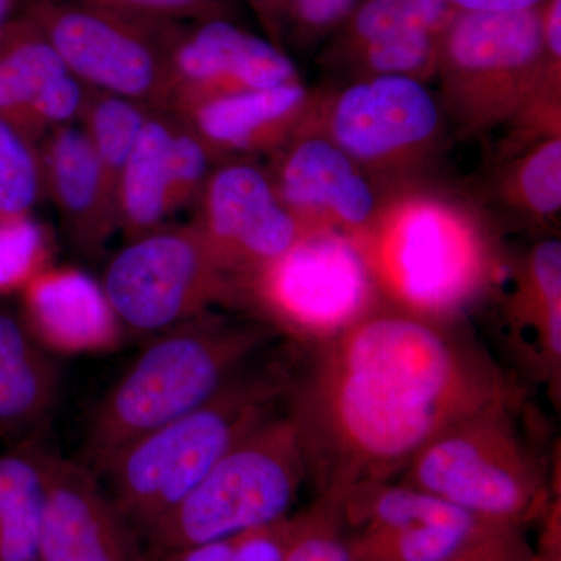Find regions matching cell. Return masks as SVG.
I'll return each instance as SVG.
<instances>
[{"instance_id": "obj_1", "label": "cell", "mask_w": 561, "mask_h": 561, "mask_svg": "<svg viewBox=\"0 0 561 561\" xmlns=\"http://www.w3.org/2000/svg\"><path fill=\"white\" fill-rule=\"evenodd\" d=\"M449 324L381 302L316 345L306 371L291 378L290 416L309 474L330 493L405 471L442 432L513 401L489 354Z\"/></svg>"}, {"instance_id": "obj_14", "label": "cell", "mask_w": 561, "mask_h": 561, "mask_svg": "<svg viewBox=\"0 0 561 561\" xmlns=\"http://www.w3.org/2000/svg\"><path fill=\"white\" fill-rule=\"evenodd\" d=\"M219 160L186 121L151 111L117 190L119 230L128 241L164 227L176 210L194 205Z\"/></svg>"}, {"instance_id": "obj_5", "label": "cell", "mask_w": 561, "mask_h": 561, "mask_svg": "<svg viewBox=\"0 0 561 561\" xmlns=\"http://www.w3.org/2000/svg\"><path fill=\"white\" fill-rule=\"evenodd\" d=\"M291 378L250 365L201 408L142 435L102 468L111 500L146 534L191 493L210 468L273 415Z\"/></svg>"}, {"instance_id": "obj_37", "label": "cell", "mask_w": 561, "mask_h": 561, "mask_svg": "<svg viewBox=\"0 0 561 561\" xmlns=\"http://www.w3.org/2000/svg\"><path fill=\"white\" fill-rule=\"evenodd\" d=\"M279 0H260L261 9L265 11L267 14H273L276 5H278Z\"/></svg>"}, {"instance_id": "obj_13", "label": "cell", "mask_w": 561, "mask_h": 561, "mask_svg": "<svg viewBox=\"0 0 561 561\" xmlns=\"http://www.w3.org/2000/svg\"><path fill=\"white\" fill-rule=\"evenodd\" d=\"M272 160L267 172L276 194L302 230L341 231L362 245L381 214L383 197L341 147L302 121Z\"/></svg>"}, {"instance_id": "obj_3", "label": "cell", "mask_w": 561, "mask_h": 561, "mask_svg": "<svg viewBox=\"0 0 561 561\" xmlns=\"http://www.w3.org/2000/svg\"><path fill=\"white\" fill-rule=\"evenodd\" d=\"M267 337L264 327L210 312L154 335L94 409L88 459L101 471L125 446L213 400Z\"/></svg>"}, {"instance_id": "obj_31", "label": "cell", "mask_w": 561, "mask_h": 561, "mask_svg": "<svg viewBox=\"0 0 561 561\" xmlns=\"http://www.w3.org/2000/svg\"><path fill=\"white\" fill-rule=\"evenodd\" d=\"M479 530L420 524L386 534L393 537L398 561H454L478 537Z\"/></svg>"}, {"instance_id": "obj_32", "label": "cell", "mask_w": 561, "mask_h": 561, "mask_svg": "<svg viewBox=\"0 0 561 561\" xmlns=\"http://www.w3.org/2000/svg\"><path fill=\"white\" fill-rule=\"evenodd\" d=\"M91 3L103 9L117 10L122 13L138 14L153 20L184 22H203L209 20H231V0H76Z\"/></svg>"}, {"instance_id": "obj_15", "label": "cell", "mask_w": 561, "mask_h": 561, "mask_svg": "<svg viewBox=\"0 0 561 561\" xmlns=\"http://www.w3.org/2000/svg\"><path fill=\"white\" fill-rule=\"evenodd\" d=\"M295 81L297 66L271 41L225 18L195 22L173 49L169 111L183 116L206 102Z\"/></svg>"}, {"instance_id": "obj_19", "label": "cell", "mask_w": 561, "mask_h": 561, "mask_svg": "<svg viewBox=\"0 0 561 561\" xmlns=\"http://www.w3.org/2000/svg\"><path fill=\"white\" fill-rule=\"evenodd\" d=\"M22 291L25 327L44 348L77 354L116 346L119 321L102 284L88 273L47 267Z\"/></svg>"}, {"instance_id": "obj_30", "label": "cell", "mask_w": 561, "mask_h": 561, "mask_svg": "<svg viewBox=\"0 0 561 561\" xmlns=\"http://www.w3.org/2000/svg\"><path fill=\"white\" fill-rule=\"evenodd\" d=\"M295 526L286 522L158 557L157 561H283Z\"/></svg>"}, {"instance_id": "obj_17", "label": "cell", "mask_w": 561, "mask_h": 561, "mask_svg": "<svg viewBox=\"0 0 561 561\" xmlns=\"http://www.w3.org/2000/svg\"><path fill=\"white\" fill-rule=\"evenodd\" d=\"M44 187L80 253L95 256L119 230L117 194L79 124L51 131L39 144Z\"/></svg>"}, {"instance_id": "obj_9", "label": "cell", "mask_w": 561, "mask_h": 561, "mask_svg": "<svg viewBox=\"0 0 561 561\" xmlns=\"http://www.w3.org/2000/svg\"><path fill=\"white\" fill-rule=\"evenodd\" d=\"M512 412L513 401L500 402L442 432L405 468L408 483L483 522L518 516L537 496L542 470Z\"/></svg>"}, {"instance_id": "obj_2", "label": "cell", "mask_w": 561, "mask_h": 561, "mask_svg": "<svg viewBox=\"0 0 561 561\" xmlns=\"http://www.w3.org/2000/svg\"><path fill=\"white\" fill-rule=\"evenodd\" d=\"M360 247L379 291L426 319L453 323L497 275L485 225L440 192H391Z\"/></svg>"}, {"instance_id": "obj_18", "label": "cell", "mask_w": 561, "mask_h": 561, "mask_svg": "<svg viewBox=\"0 0 561 561\" xmlns=\"http://www.w3.org/2000/svg\"><path fill=\"white\" fill-rule=\"evenodd\" d=\"M311 102L312 91L295 81L206 102L180 117L219 162L250 160L278 151L298 130Z\"/></svg>"}, {"instance_id": "obj_29", "label": "cell", "mask_w": 561, "mask_h": 561, "mask_svg": "<svg viewBox=\"0 0 561 561\" xmlns=\"http://www.w3.org/2000/svg\"><path fill=\"white\" fill-rule=\"evenodd\" d=\"M49 256L47 232L32 214H0V294L24 290Z\"/></svg>"}, {"instance_id": "obj_27", "label": "cell", "mask_w": 561, "mask_h": 561, "mask_svg": "<svg viewBox=\"0 0 561 561\" xmlns=\"http://www.w3.org/2000/svg\"><path fill=\"white\" fill-rule=\"evenodd\" d=\"M443 32L405 33L365 47L343 62L350 80L368 77H408L427 83L437 77Z\"/></svg>"}, {"instance_id": "obj_4", "label": "cell", "mask_w": 561, "mask_h": 561, "mask_svg": "<svg viewBox=\"0 0 561 561\" xmlns=\"http://www.w3.org/2000/svg\"><path fill=\"white\" fill-rule=\"evenodd\" d=\"M542 9L454 14L437 77L443 111L461 131L526 124L541 136L560 133V62L546 50Z\"/></svg>"}, {"instance_id": "obj_10", "label": "cell", "mask_w": 561, "mask_h": 561, "mask_svg": "<svg viewBox=\"0 0 561 561\" xmlns=\"http://www.w3.org/2000/svg\"><path fill=\"white\" fill-rule=\"evenodd\" d=\"M445 116L427 83L368 77L335 90L312 91L305 121L373 180H393L430 160L443 138Z\"/></svg>"}, {"instance_id": "obj_35", "label": "cell", "mask_w": 561, "mask_h": 561, "mask_svg": "<svg viewBox=\"0 0 561 561\" xmlns=\"http://www.w3.org/2000/svg\"><path fill=\"white\" fill-rule=\"evenodd\" d=\"M457 13H516L540 10L548 0H448Z\"/></svg>"}, {"instance_id": "obj_20", "label": "cell", "mask_w": 561, "mask_h": 561, "mask_svg": "<svg viewBox=\"0 0 561 561\" xmlns=\"http://www.w3.org/2000/svg\"><path fill=\"white\" fill-rule=\"evenodd\" d=\"M60 391L57 365L24 321L0 311V432L35 431L51 412Z\"/></svg>"}, {"instance_id": "obj_8", "label": "cell", "mask_w": 561, "mask_h": 561, "mask_svg": "<svg viewBox=\"0 0 561 561\" xmlns=\"http://www.w3.org/2000/svg\"><path fill=\"white\" fill-rule=\"evenodd\" d=\"M102 287L121 328L147 335L247 302L242 280L194 224L130 239L106 265Z\"/></svg>"}, {"instance_id": "obj_11", "label": "cell", "mask_w": 561, "mask_h": 561, "mask_svg": "<svg viewBox=\"0 0 561 561\" xmlns=\"http://www.w3.org/2000/svg\"><path fill=\"white\" fill-rule=\"evenodd\" d=\"M245 294L272 323L313 345L341 334L382 302L360 243L334 230L306 232L251 276Z\"/></svg>"}, {"instance_id": "obj_33", "label": "cell", "mask_w": 561, "mask_h": 561, "mask_svg": "<svg viewBox=\"0 0 561 561\" xmlns=\"http://www.w3.org/2000/svg\"><path fill=\"white\" fill-rule=\"evenodd\" d=\"M360 0H279L273 14H284L302 43L341 27Z\"/></svg>"}, {"instance_id": "obj_28", "label": "cell", "mask_w": 561, "mask_h": 561, "mask_svg": "<svg viewBox=\"0 0 561 561\" xmlns=\"http://www.w3.org/2000/svg\"><path fill=\"white\" fill-rule=\"evenodd\" d=\"M44 197L39 147L0 119V214H32Z\"/></svg>"}, {"instance_id": "obj_22", "label": "cell", "mask_w": 561, "mask_h": 561, "mask_svg": "<svg viewBox=\"0 0 561 561\" xmlns=\"http://www.w3.org/2000/svg\"><path fill=\"white\" fill-rule=\"evenodd\" d=\"M46 456L33 446L0 456V561H38Z\"/></svg>"}, {"instance_id": "obj_7", "label": "cell", "mask_w": 561, "mask_h": 561, "mask_svg": "<svg viewBox=\"0 0 561 561\" xmlns=\"http://www.w3.org/2000/svg\"><path fill=\"white\" fill-rule=\"evenodd\" d=\"M22 13L84 87L169 111L173 49L186 25L76 0H28Z\"/></svg>"}, {"instance_id": "obj_24", "label": "cell", "mask_w": 561, "mask_h": 561, "mask_svg": "<svg viewBox=\"0 0 561 561\" xmlns=\"http://www.w3.org/2000/svg\"><path fill=\"white\" fill-rule=\"evenodd\" d=\"M507 208L530 224L556 219L561 209V136L538 138L501 179Z\"/></svg>"}, {"instance_id": "obj_16", "label": "cell", "mask_w": 561, "mask_h": 561, "mask_svg": "<svg viewBox=\"0 0 561 561\" xmlns=\"http://www.w3.org/2000/svg\"><path fill=\"white\" fill-rule=\"evenodd\" d=\"M138 537L88 465L47 453L38 561H146Z\"/></svg>"}, {"instance_id": "obj_6", "label": "cell", "mask_w": 561, "mask_h": 561, "mask_svg": "<svg viewBox=\"0 0 561 561\" xmlns=\"http://www.w3.org/2000/svg\"><path fill=\"white\" fill-rule=\"evenodd\" d=\"M308 461L289 415L273 413L236 443L202 482L142 535L158 557L283 522Z\"/></svg>"}, {"instance_id": "obj_36", "label": "cell", "mask_w": 561, "mask_h": 561, "mask_svg": "<svg viewBox=\"0 0 561 561\" xmlns=\"http://www.w3.org/2000/svg\"><path fill=\"white\" fill-rule=\"evenodd\" d=\"M21 2L22 0H0V33L18 16L16 11Z\"/></svg>"}, {"instance_id": "obj_12", "label": "cell", "mask_w": 561, "mask_h": 561, "mask_svg": "<svg viewBox=\"0 0 561 561\" xmlns=\"http://www.w3.org/2000/svg\"><path fill=\"white\" fill-rule=\"evenodd\" d=\"M197 206L195 227L243 289L306 234L279 201L268 172L250 160L217 164Z\"/></svg>"}, {"instance_id": "obj_26", "label": "cell", "mask_w": 561, "mask_h": 561, "mask_svg": "<svg viewBox=\"0 0 561 561\" xmlns=\"http://www.w3.org/2000/svg\"><path fill=\"white\" fill-rule=\"evenodd\" d=\"M150 113L151 110L139 103L106 92L91 90L88 95L79 125L94 147L116 194L122 171Z\"/></svg>"}, {"instance_id": "obj_34", "label": "cell", "mask_w": 561, "mask_h": 561, "mask_svg": "<svg viewBox=\"0 0 561 561\" xmlns=\"http://www.w3.org/2000/svg\"><path fill=\"white\" fill-rule=\"evenodd\" d=\"M283 561H353L350 549L327 531L295 530Z\"/></svg>"}, {"instance_id": "obj_23", "label": "cell", "mask_w": 561, "mask_h": 561, "mask_svg": "<svg viewBox=\"0 0 561 561\" xmlns=\"http://www.w3.org/2000/svg\"><path fill=\"white\" fill-rule=\"evenodd\" d=\"M456 13L448 0H360L339 27L328 62L341 68L365 47L405 33L445 32Z\"/></svg>"}, {"instance_id": "obj_25", "label": "cell", "mask_w": 561, "mask_h": 561, "mask_svg": "<svg viewBox=\"0 0 561 561\" xmlns=\"http://www.w3.org/2000/svg\"><path fill=\"white\" fill-rule=\"evenodd\" d=\"M518 316L529 321L549 359L561 354V243L548 239L530 250L515 295Z\"/></svg>"}, {"instance_id": "obj_21", "label": "cell", "mask_w": 561, "mask_h": 561, "mask_svg": "<svg viewBox=\"0 0 561 561\" xmlns=\"http://www.w3.org/2000/svg\"><path fill=\"white\" fill-rule=\"evenodd\" d=\"M69 73L31 18L18 14L0 33V119L27 138L33 110Z\"/></svg>"}]
</instances>
